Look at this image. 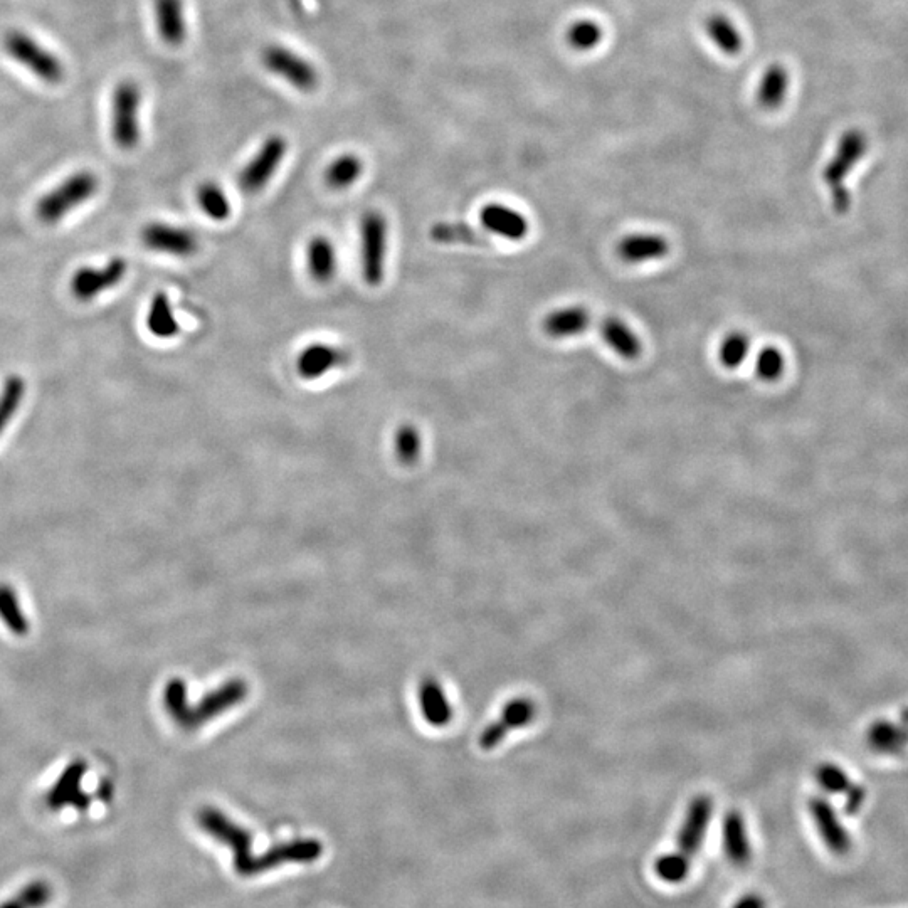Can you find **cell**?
<instances>
[{
    "instance_id": "obj_13",
    "label": "cell",
    "mask_w": 908,
    "mask_h": 908,
    "mask_svg": "<svg viewBox=\"0 0 908 908\" xmlns=\"http://www.w3.org/2000/svg\"><path fill=\"white\" fill-rule=\"evenodd\" d=\"M350 354L337 345L315 342L301 350L296 357V372L303 381H317L328 372L349 365Z\"/></svg>"
},
{
    "instance_id": "obj_32",
    "label": "cell",
    "mask_w": 908,
    "mask_h": 908,
    "mask_svg": "<svg viewBox=\"0 0 908 908\" xmlns=\"http://www.w3.org/2000/svg\"><path fill=\"white\" fill-rule=\"evenodd\" d=\"M53 897V887L46 880H32L0 903V908H46Z\"/></svg>"
},
{
    "instance_id": "obj_3",
    "label": "cell",
    "mask_w": 908,
    "mask_h": 908,
    "mask_svg": "<svg viewBox=\"0 0 908 908\" xmlns=\"http://www.w3.org/2000/svg\"><path fill=\"white\" fill-rule=\"evenodd\" d=\"M387 219L382 212L367 211L360 217V268L362 278L372 288L382 285L386 276Z\"/></svg>"
},
{
    "instance_id": "obj_29",
    "label": "cell",
    "mask_w": 908,
    "mask_h": 908,
    "mask_svg": "<svg viewBox=\"0 0 908 908\" xmlns=\"http://www.w3.org/2000/svg\"><path fill=\"white\" fill-rule=\"evenodd\" d=\"M147 328L157 338H174L179 335L180 327L170 307L169 296L159 291L150 303L147 315Z\"/></svg>"
},
{
    "instance_id": "obj_12",
    "label": "cell",
    "mask_w": 908,
    "mask_h": 908,
    "mask_svg": "<svg viewBox=\"0 0 908 908\" xmlns=\"http://www.w3.org/2000/svg\"><path fill=\"white\" fill-rule=\"evenodd\" d=\"M127 270V261L123 258H113L103 268H81L74 273L71 280L74 298L80 301L95 300L103 291L120 285V281L127 275Z\"/></svg>"
},
{
    "instance_id": "obj_43",
    "label": "cell",
    "mask_w": 908,
    "mask_h": 908,
    "mask_svg": "<svg viewBox=\"0 0 908 908\" xmlns=\"http://www.w3.org/2000/svg\"><path fill=\"white\" fill-rule=\"evenodd\" d=\"M831 197H833V207H835L836 212L843 214V212H846L848 211V209H850V191H848V189H845V185H841V187H838V189H833V191H831Z\"/></svg>"
},
{
    "instance_id": "obj_45",
    "label": "cell",
    "mask_w": 908,
    "mask_h": 908,
    "mask_svg": "<svg viewBox=\"0 0 908 908\" xmlns=\"http://www.w3.org/2000/svg\"><path fill=\"white\" fill-rule=\"evenodd\" d=\"M902 722L903 725H908V708L902 712Z\"/></svg>"
},
{
    "instance_id": "obj_24",
    "label": "cell",
    "mask_w": 908,
    "mask_h": 908,
    "mask_svg": "<svg viewBox=\"0 0 908 908\" xmlns=\"http://www.w3.org/2000/svg\"><path fill=\"white\" fill-rule=\"evenodd\" d=\"M591 325V313L584 307L560 308L545 317L544 332L552 338H569L586 332Z\"/></svg>"
},
{
    "instance_id": "obj_7",
    "label": "cell",
    "mask_w": 908,
    "mask_h": 908,
    "mask_svg": "<svg viewBox=\"0 0 908 908\" xmlns=\"http://www.w3.org/2000/svg\"><path fill=\"white\" fill-rule=\"evenodd\" d=\"M264 68L275 74L295 90L310 93L320 85V74L308 59L291 49L271 44L261 54Z\"/></svg>"
},
{
    "instance_id": "obj_19",
    "label": "cell",
    "mask_w": 908,
    "mask_h": 908,
    "mask_svg": "<svg viewBox=\"0 0 908 908\" xmlns=\"http://www.w3.org/2000/svg\"><path fill=\"white\" fill-rule=\"evenodd\" d=\"M722 841H724L725 855L732 865L739 866V868L749 865L752 860L749 831H747L744 814L737 809H732L725 814L724 824H722Z\"/></svg>"
},
{
    "instance_id": "obj_6",
    "label": "cell",
    "mask_w": 908,
    "mask_h": 908,
    "mask_svg": "<svg viewBox=\"0 0 908 908\" xmlns=\"http://www.w3.org/2000/svg\"><path fill=\"white\" fill-rule=\"evenodd\" d=\"M140 106V86L135 81H122L113 93L111 103V135L122 150H133L140 143Z\"/></svg>"
},
{
    "instance_id": "obj_8",
    "label": "cell",
    "mask_w": 908,
    "mask_h": 908,
    "mask_svg": "<svg viewBox=\"0 0 908 908\" xmlns=\"http://www.w3.org/2000/svg\"><path fill=\"white\" fill-rule=\"evenodd\" d=\"M288 152V142L281 135H271L264 140L253 159L241 170L239 189L246 194H258L268 185L280 169Z\"/></svg>"
},
{
    "instance_id": "obj_18",
    "label": "cell",
    "mask_w": 908,
    "mask_h": 908,
    "mask_svg": "<svg viewBox=\"0 0 908 908\" xmlns=\"http://www.w3.org/2000/svg\"><path fill=\"white\" fill-rule=\"evenodd\" d=\"M155 22L160 39L170 48H179L187 39L184 0H155Z\"/></svg>"
},
{
    "instance_id": "obj_11",
    "label": "cell",
    "mask_w": 908,
    "mask_h": 908,
    "mask_svg": "<svg viewBox=\"0 0 908 908\" xmlns=\"http://www.w3.org/2000/svg\"><path fill=\"white\" fill-rule=\"evenodd\" d=\"M86 771L88 764L81 759H76L66 766L46 796V803L51 811H61L71 806L76 811L85 813L86 809L90 808L91 798L81 787Z\"/></svg>"
},
{
    "instance_id": "obj_2",
    "label": "cell",
    "mask_w": 908,
    "mask_h": 908,
    "mask_svg": "<svg viewBox=\"0 0 908 908\" xmlns=\"http://www.w3.org/2000/svg\"><path fill=\"white\" fill-rule=\"evenodd\" d=\"M100 187V180L90 170L76 172L69 179L64 180L53 191L41 197L36 206V216L44 224H56L66 214L83 206L95 196Z\"/></svg>"
},
{
    "instance_id": "obj_4",
    "label": "cell",
    "mask_w": 908,
    "mask_h": 908,
    "mask_svg": "<svg viewBox=\"0 0 908 908\" xmlns=\"http://www.w3.org/2000/svg\"><path fill=\"white\" fill-rule=\"evenodd\" d=\"M197 824L207 835L233 851L234 870L239 873V877H248L249 865L254 858L251 853L253 836L248 829L234 823L233 819L227 818L226 814L212 806L199 809Z\"/></svg>"
},
{
    "instance_id": "obj_5",
    "label": "cell",
    "mask_w": 908,
    "mask_h": 908,
    "mask_svg": "<svg viewBox=\"0 0 908 908\" xmlns=\"http://www.w3.org/2000/svg\"><path fill=\"white\" fill-rule=\"evenodd\" d=\"M4 49L12 59H16L17 63L29 69L44 83L58 85L64 80V64L61 59L26 32H7L4 36Z\"/></svg>"
},
{
    "instance_id": "obj_31",
    "label": "cell",
    "mask_w": 908,
    "mask_h": 908,
    "mask_svg": "<svg viewBox=\"0 0 908 908\" xmlns=\"http://www.w3.org/2000/svg\"><path fill=\"white\" fill-rule=\"evenodd\" d=\"M0 621L14 636H19V638L29 634V629H31L29 619L22 611L16 589H12L7 584H0Z\"/></svg>"
},
{
    "instance_id": "obj_23",
    "label": "cell",
    "mask_w": 908,
    "mask_h": 908,
    "mask_svg": "<svg viewBox=\"0 0 908 908\" xmlns=\"http://www.w3.org/2000/svg\"><path fill=\"white\" fill-rule=\"evenodd\" d=\"M599 332H601L602 340L623 359H638L643 352V345H641L638 335L619 318H604L599 325Z\"/></svg>"
},
{
    "instance_id": "obj_21",
    "label": "cell",
    "mask_w": 908,
    "mask_h": 908,
    "mask_svg": "<svg viewBox=\"0 0 908 908\" xmlns=\"http://www.w3.org/2000/svg\"><path fill=\"white\" fill-rule=\"evenodd\" d=\"M308 275L320 285H328L337 276V249L327 236H313L307 244Z\"/></svg>"
},
{
    "instance_id": "obj_9",
    "label": "cell",
    "mask_w": 908,
    "mask_h": 908,
    "mask_svg": "<svg viewBox=\"0 0 908 908\" xmlns=\"http://www.w3.org/2000/svg\"><path fill=\"white\" fill-rule=\"evenodd\" d=\"M142 243L150 251L177 258H189L199 251V238L194 231L165 222H150L143 227Z\"/></svg>"
},
{
    "instance_id": "obj_14",
    "label": "cell",
    "mask_w": 908,
    "mask_h": 908,
    "mask_svg": "<svg viewBox=\"0 0 908 908\" xmlns=\"http://www.w3.org/2000/svg\"><path fill=\"white\" fill-rule=\"evenodd\" d=\"M537 707L530 698H515L508 702L503 708L500 720L491 722L480 735V747L483 750H491L502 744L512 730L523 729L528 724H532Z\"/></svg>"
},
{
    "instance_id": "obj_16",
    "label": "cell",
    "mask_w": 908,
    "mask_h": 908,
    "mask_svg": "<svg viewBox=\"0 0 908 908\" xmlns=\"http://www.w3.org/2000/svg\"><path fill=\"white\" fill-rule=\"evenodd\" d=\"M868 142L860 130H848L843 133L833 159L824 167L823 179L829 191L838 189L845 182L846 175L850 174L858 160L866 154Z\"/></svg>"
},
{
    "instance_id": "obj_34",
    "label": "cell",
    "mask_w": 908,
    "mask_h": 908,
    "mask_svg": "<svg viewBox=\"0 0 908 908\" xmlns=\"http://www.w3.org/2000/svg\"><path fill=\"white\" fill-rule=\"evenodd\" d=\"M197 202L204 214L216 222H224L231 217V202L227 199L226 192L216 182H204L197 189Z\"/></svg>"
},
{
    "instance_id": "obj_28",
    "label": "cell",
    "mask_w": 908,
    "mask_h": 908,
    "mask_svg": "<svg viewBox=\"0 0 908 908\" xmlns=\"http://www.w3.org/2000/svg\"><path fill=\"white\" fill-rule=\"evenodd\" d=\"M362 172H364V162L359 155H340L325 170V184L332 191H345L362 177Z\"/></svg>"
},
{
    "instance_id": "obj_22",
    "label": "cell",
    "mask_w": 908,
    "mask_h": 908,
    "mask_svg": "<svg viewBox=\"0 0 908 908\" xmlns=\"http://www.w3.org/2000/svg\"><path fill=\"white\" fill-rule=\"evenodd\" d=\"M670 244L658 234H631L618 244L619 258L626 263H645L665 258Z\"/></svg>"
},
{
    "instance_id": "obj_26",
    "label": "cell",
    "mask_w": 908,
    "mask_h": 908,
    "mask_svg": "<svg viewBox=\"0 0 908 908\" xmlns=\"http://www.w3.org/2000/svg\"><path fill=\"white\" fill-rule=\"evenodd\" d=\"M421 710L428 724L433 727H446L453 718V708L449 705L448 697L438 681L429 678L421 685Z\"/></svg>"
},
{
    "instance_id": "obj_25",
    "label": "cell",
    "mask_w": 908,
    "mask_h": 908,
    "mask_svg": "<svg viewBox=\"0 0 908 908\" xmlns=\"http://www.w3.org/2000/svg\"><path fill=\"white\" fill-rule=\"evenodd\" d=\"M866 739L877 754H902L908 747V725H895L887 720H878L870 725Z\"/></svg>"
},
{
    "instance_id": "obj_30",
    "label": "cell",
    "mask_w": 908,
    "mask_h": 908,
    "mask_svg": "<svg viewBox=\"0 0 908 908\" xmlns=\"http://www.w3.org/2000/svg\"><path fill=\"white\" fill-rule=\"evenodd\" d=\"M705 31L712 39V43L727 56H735L744 48V39L729 17L713 14L705 22Z\"/></svg>"
},
{
    "instance_id": "obj_35",
    "label": "cell",
    "mask_w": 908,
    "mask_h": 908,
    "mask_svg": "<svg viewBox=\"0 0 908 908\" xmlns=\"http://www.w3.org/2000/svg\"><path fill=\"white\" fill-rule=\"evenodd\" d=\"M396 456L399 463L404 466H412L418 463L423 451V438L414 424L404 423L397 428L396 439Z\"/></svg>"
},
{
    "instance_id": "obj_38",
    "label": "cell",
    "mask_w": 908,
    "mask_h": 908,
    "mask_svg": "<svg viewBox=\"0 0 908 908\" xmlns=\"http://www.w3.org/2000/svg\"><path fill=\"white\" fill-rule=\"evenodd\" d=\"M602 36H604L602 27L591 19L576 21L567 31V41L577 51H591L596 48L601 44Z\"/></svg>"
},
{
    "instance_id": "obj_1",
    "label": "cell",
    "mask_w": 908,
    "mask_h": 908,
    "mask_svg": "<svg viewBox=\"0 0 908 908\" xmlns=\"http://www.w3.org/2000/svg\"><path fill=\"white\" fill-rule=\"evenodd\" d=\"M248 695V685L241 680H231L224 683L219 690L211 692L202 698V702L192 707L187 700V687L180 678H174L167 683L164 692L165 710L175 724L182 730H197L201 725L209 722L211 718L221 715L234 705L243 702Z\"/></svg>"
},
{
    "instance_id": "obj_39",
    "label": "cell",
    "mask_w": 908,
    "mask_h": 908,
    "mask_svg": "<svg viewBox=\"0 0 908 908\" xmlns=\"http://www.w3.org/2000/svg\"><path fill=\"white\" fill-rule=\"evenodd\" d=\"M749 338L745 333L732 332L724 338L718 350L720 362L727 369H737L749 354Z\"/></svg>"
},
{
    "instance_id": "obj_33",
    "label": "cell",
    "mask_w": 908,
    "mask_h": 908,
    "mask_svg": "<svg viewBox=\"0 0 908 908\" xmlns=\"http://www.w3.org/2000/svg\"><path fill=\"white\" fill-rule=\"evenodd\" d=\"M429 236L434 243L439 244H468V246L488 244L475 227L468 226L465 222H438L431 227Z\"/></svg>"
},
{
    "instance_id": "obj_44",
    "label": "cell",
    "mask_w": 908,
    "mask_h": 908,
    "mask_svg": "<svg viewBox=\"0 0 908 908\" xmlns=\"http://www.w3.org/2000/svg\"><path fill=\"white\" fill-rule=\"evenodd\" d=\"M732 908H767V902L757 893H747L740 897Z\"/></svg>"
},
{
    "instance_id": "obj_36",
    "label": "cell",
    "mask_w": 908,
    "mask_h": 908,
    "mask_svg": "<svg viewBox=\"0 0 908 908\" xmlns=\"http://www.w3.org/2000/svg\"><path fill=\"white\" fill-rule=\"evenodd\" d=\"M24 392H26V384L19 375H11L2 387V392H0V434L6 431L12 418L16 416Z\"/></svg>"
},
{
    "instance_id": "obj_15",
    "label": "cell",
    "mask_w": 908,
    "mask_h": 908,
    "mask_svg": "<svg viewBox=\"0 0 908 908\" xmlns=\"http://www.w3.org/2000/svg\"><path fill=\"white\" fill-rule=\"evenodd\" d=\"M713 814V801L710 796H697L688 806L685 819L678 831V851L681 855L692 860L698 851L702 850L703 841L707 836L710 819Z\"/></svg>"
},
{
    "instance_id": "obj_41",
    "label": "cell",
    "mask_w": 908,
    "mask_h": 908,
    "mask_svg": "<svg viewBox=\"0 0 908 908\" xmlns=\"http://www.w3.org/2000/svg\"><path fill=\"white\" fill-rule=\"evenodd\" d=\"M755 370H757V375L761 377L762 381L776 382L781 377L782 372H784V355H782L781 350L776 349V347L762 349L761 354L757 357Z\"/></svg>"
},
{
    "instance_id": "obj_10",
    "label": "cell",
    "mask_w": 908,
    "mask_h": 908,
    "mask_svg": "<svg viewBox=\"0 0 908 908\" xmlns=\"http://www.w3.org/2000/svg\"><path fill=\"white\" fill-rule=\"evenodd\" d=\"M323 855L322 843L318 840H291L275 845L261 856H254L249 865L248 877H256L264 872L275 870L278 866L288 863H313Z\"/></svg>"
},
{
    "instance_id": "obj_27",
    "label": "cell",
    "mask_w": 908,
    "mask_h": 908,
    "mask_svg": "<svg viewBox=\"0 0 908 908\" xmlns=\"http://www.w3.org/2000/svg\"><path fill=\"white\" fill-rule=\"evenodd\" d=\"M789 88V74L781 64H771L762 74L761 85L757 90V100L762 108L776 110L784 103Z\"/></svg>"
},
{
    "instance_id": "obj_37",
    "label": "cell",
    "mask_w": 908,
    "mask_h": 908,
    "mask_svg": "<svg viewBox=\"0 0 908 908\" xmlns=\"http://www.w3.org/2000/svg\"><path fill=\"white\" fill-rule=\"evenodd\" d=\"M690 868H692V860L681 855L680 851L666 853V855L656 858L655 861L656 877L665 883H681L683 880H687Z\"/></svg>"
},
{
    "instance_id": "obj_42",
    "label": "cell",
    "mask_w": 908,
    "mask_h": 908,
    "mask_svg": "<svg viewBox=\"0 0 908 908\" xmlns=\"http://www.w3.org/2000/svg\"><path fill=\"white\" fill-rule=\"evenodd\" d=\"M846 804L845 811L848 814H855L860 811L861 806L865 803L866 792L865 787L855 786L851 784L850 789L845 792Z\"/></svg>"
},
{
    "instance_id": "obj_40",
    "label": "cell",
    "mask_w": 908,
    "mask_h": 908,
    "mask_svg": "<svg viewBox=\"0 0 908 908\" xmlns=\"http://www.w3.org/2000/svg\"><path fill=\"white\" fill-rule=\"evenodd\" d=\"M816 781H818L819 786L823 787L824 791L833 792V794H845L850 789L851 784H853L848 774L840 766L831 764V762L818 766V769H816Z\"/></svg>"
},
{
    "instance_id": "obj_20",
    "label": "cell",
    "mask_w": 908,
    "mask_h": 908,
    "mask_svg": "<svg viewBox=\"0 0 908 908\" xmlns=\"http://www.w3.org/2000/svg\"><path fill=\"white\" fill-rule=\"evenodd\" d=\"M481 226L510 241H520L528 234V222L520 212L502 204H488L480 212Z\"/></svg>"
},
{
    "instance_id": "obj_17",
    "label": "cell",
    "mask_w": 908,
    "mask_h": 908,
    "mask_svg": "<svg viewBox=\"0 0 908 908\" xmlns=\"http://www.w3.org/2000/svg\"><path fill=\"white\" fill-rule=\"evenodd\" d=\"M809 813L814 826L818 829L819 838L833 855H846L851 850V838L845 826L840 823L835 808L824 798L809 799Z\"/></svg>"
}]
</instances>
